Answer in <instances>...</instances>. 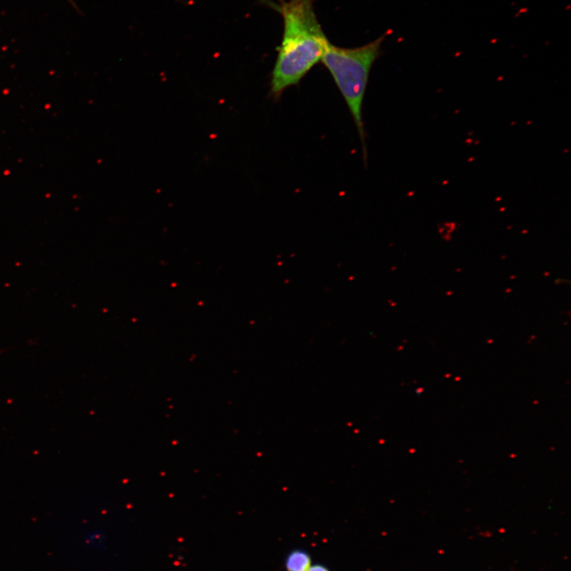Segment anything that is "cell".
Masks as SVG:
<instances>
[{
	"label": "cell",
	"mask_w": 571,
	"mask_h": 571,
	"mask_svg": "<svg viewBox=\"0 0 571 571\" xmlns=\"http://www.w3.org/2000/svg\"><path fill=\"white\" fill-rule=\"evenodd\" d=\"M84 541L88 547L95 551H103L107 547V536L101 530L88 531L84 537Z\"/></svg>",
	"instance_id": "277c9868"
},
{
	"label": "cell",
	"mask_w": 571,
	"mask_h": 571,
	"mask_svg": "<svg viewBox=\"0 0 571 571\" xmlns=\"http://www.w3.org/2000/svg\"><path fill=\"white\" fill-rule=\"evenodd\" d=\"M286 571H307L312 565V560L307 551L295 549L286 557Z\"/></svg>",
	"instance_id": "3957f363"
},
{
	"label": "cell",
	"mask_w": 571,
	"mask_h": 571,
	"mask_svg": "<svg viewBox=\"0 0 571 571\" xmlns=\"http://www.w3.org/2000/svg\"><path fill=\"white\" fill-rule=\"evenodd\" d=\"M275 8L284 25L270 89L272 97L278 100L322 61L329 41L317 20L314 0H281Z\"/></svg>",
	"instance_id": "6da1fadb"
},
{
	"label": "cell",
	"mask_w": 571,
	"mask_h": 571,
	"mask_svg": "<svg viewBox=\"0 0 571 571\" xmlns=\"http://www.w3.org/2000/svg\"><path fill=\"white\" fill-rule=\"evenodd\" d=\"M307 571H330V570L326 565H323V564L319 563V564H314V565H311V567Z\"/></svg>",
	"instance_id": "5b68a950"
},
{
	"label": "cell",
	"mask_w": 571,
	"mask_h": 571,
	"mask_svg": "<svg viewBox=\"0 0 571 571\" xmlns=\"http://www.w3.org/2000/svg\"><path fill=\"white\" fill-rule=\"evenodd\" d=\"M384 36L363 47L347 49L336 47L330 42L322 62L332 75L337 88L351 112L357 131L365 151V131L363 120V103L369 80L370 71L381 55Z\"/></svg>",
	"instance_id": "7a4b0ae2"
}]
</instances>
